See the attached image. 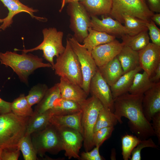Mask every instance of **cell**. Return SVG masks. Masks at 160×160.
I'll list each match as a JSON object with an SVG mask.
<instances>
[{"mask_svg":"<svg viewBox=\"0 0 160 160\" xmlns=\"http://www.w3.org/2000/svg\"><path fill=\"white\" fill-rule=\"evenodd\" d=\"M124 46L122 42L115 39L94 47L91 54L97 67L105 65L113 60L119 54Z\"/></svg>","mask_w":160,"mask_h":160,"instance_id":"obj_13","label":"cell"},{"mask_svg":"<svg viewBox=\"0 0 160 160\" xmlns=\"http://www.w3.org/2000/svg\"><path fill=\"white\" fill-rule=\"evenodd\" d=\"M114 129V127H109L102 128L94 132L93 136L94 146L100 147L111 136Z\"/></svg>","mask_w":160,"mask_h":160,"instance_id":"obj_36","label":"cell"},{"mask_svg":"<svg viewBox=\"0 0 160 160\" xmlns=\"http://www.w3.org/2000/svg\"><path fill=\"white\" fill-rule=\"evenodd\" d=\"M92 150L81 152L80 155L79 160H103L105 159L99 152V146H95Z\"/></svg>","mask_w":160,"mask_h":160,"instance_id":"obj_40","label":"cell"},{"mask_svg":"<svg viewBox=\"0 0 160 160\" xmlns=\"http://www.w3.org/2000/svg\"><path fill=\"white\" fill-rule=\"evenodd\" d=\"M53 113L52 109L41 113L34 112L33 115L29 117L25 134L31 135L45 128L49 124Z\"/></svg>","mask_w":160,"mask_h":160,"instance_id":"obj_22","label":"cell"},{"mask_svg":"<svg viewBox=\"0 0 160 160\" xmlns=\"http://www.w3.org/2000/svg\"><path fill=\"white\" fill-rule=\"evenodd\" d=\"M88 30V34L83 40V45L91 53L92 49L96 47L109 42L115 39V36L96 31L90 27Z\"/></svg>","mask_w":160,"mask_h":160,"instance_id":"obj_24","label":"cell"},{"mask_svg":"<svg viewBox=\"0 0 160 160\" xmlns=\"http://www.w3.org/2000/svg\"><path fill=\"white\" fill-rule=\"evenodd\" d=\"M151 81L154 83H157L160 81V63L155 69L151 76H150Z\"/></svg>","mask_w":160,"mask_h":160,"instance_id":"obj_44","label":"cell"},{"mask_svg":"<svg viewBox=\"0 0 160 160\" xmlns=\"http://www.w3.org/2000/svg\"><path fill=\"white\" fill-rule=\"evenodd\" d=\"M146 25L149 30V35L152 43L160 46V29L151 19L146 22Z\"/></svg>","mask_w":160,"mask_h":160,"instance_id":"obj_39","label":"cell"},{"mask_svg":"<svg viewBox=\"0 0 160 160\" xmlns=\"http://www.w3.org/2000/svg\"><path fill=\"white\" fill-rule=\"evenodd\" d=\"M142 107L145 118L150 122L153 116L160 112V81L154 83L144 93Z\"/></svg>","mask_w":160,"mask_h":160,"instance_id":"obj_15","label":"cell"},{"mask_svg":"<svg viewBox=\"0 0 160 160\" xmlns=\"http://www.w3.org/2000/svg\"><path fill=\"white\" fill-rule=\"evenodd\" d=\"M119 121L117 116L104 106L100 110L95 125L94 132L103 127H114Z\"/></svg>","mask_w":160,"mask_h":160,"instance_id":"obj_32","label":"cell"},{"mask_svg":"<svg viewBox=\"0 0 160 160\" xmlns=\"http://www.w3.org/2000/svg\"><path fill=\"white\" fill-rule=\"evenodd\" d=\"M80 2L90 16L109 15L112 0H81Z\"/></svg>","mask_w":160,"mask_h":160,"instance_id":"obj_25","label":"cell"},{"mask_svg":"<svg viewBox=\"0 0 160 160\" xmlns=\"http://www.w3.org/2000/svg\"><path fill=\"white\" fill-rule=\"evenodd\" d=\"M143 94L133 95L127 92L114 99V113L119 123H122V117L128 119L130 131L141 140L155 136L151 124L143 113Z\"/></svg>","mask_w":160,"mask_h":160,"instance_id":"obj_1","label":"cell"},{"mask_svg":"<svg viewBox=\"0 0 160 160\" xmlns=\"http://www.w3.org/2000/svg\"><path fill=\"white\" fill-rule=\"evenodd\" d=\"M149 9L153 12L160 13V0H146Z\"/></svg>","mask_w":160,"mask_h":160,"instance_id":"obj_42","label":"cell"},{"mask_svg":"<svg viewBox=\"0 0 160 160\" xmlns=\"http://www.w3.org/2000/svg\"><path fill=\"white\" fill-rule=\"evenodd\" d=\"M20 154V150L17 145L3 148L2 160H17Z\"/></svg>","mask_w":160,"mask_h":160,"instance_id":"obj_38","label":"cell"},{"mask_svg":"<svg viewBox=\"0 0 160 160\" xmlns=\"http://www.w3.org/2000/svg\"><path fill=\"white\" fill-rule=\"evenodd\" d=\"M1 31V30H0V31Z\"/></svg>","mask_w":160,"mask_h":160,"instance_id":"obj_49","label":"cell"},{"mask_svg":"<svg viewBox=\"0 0 160 160\" xmlns=\"http://www.w3.org/2000/svg\"><path fill=\"white\" fill-rule=\"evenodd\" d=\"M81 115V111L77 113L65 115L53 114L49 122L56 127H66L74 129L80 132L82 135Z\"/></svg>","mask_w":160,"mask_h":160,"instance_id":"obj_19","label":"cell"},{"mask_svg":"<svg viewBox=\"0 0 160 160\" xmlns=\"http://www.w3.org/2000/svg\"><path fill=\"white\" fill-rule=\"evenodd\" d=\"M29 103L24 94H21L11 103L12 112L19 116L29 117L34 113Z\"/></svg>","mask_w":160,"mask_h":160,"instance_id":"obj_30","label":"cell"},{"mask_svg":"<svg viewBox=\"0 0 160 160\" xmlns=\"http://www.w3.org/2000/svg\"><path fill=\"white\" fill-rule=\"evenodd\" d=\"M29 118L12 112L0 115V148L18 145L25 133Z\"/></svg>","mask_w":160,"mask_h":160,"instance_id":"obj_3","label":"cell"},{"mask_svg":"<svg viewBox=\"0 0 160 160\" xmlns=\"http://www.w3.org/2000/svg\"><path fill=\"white\" fill-rule=\"evenodd\" d=\"M82 111L81 124L84 146L85 151L92 149L94 129L99 112L103 106L100 101L93 96L80 104Z\"/></svg>","mask_w":160,"mask_h":160,"instance_id":"obj_5","label":"cell"},{"mask_svg":"<svg viewBox=\"0 0 160 160\" xmlns=\"http://www.w3.org/2000/svg\"><path fill=\"white\" fill-rule=\"evenodd\" d=\"M142 70L141 67L139 66L133 70L124 73L114 84L110 87L114 99L129 92L135 75Z\"/></svg>","mask_w":160,"mask_h":160,"instance_id":"obj_23","label":"cell"},{"mask_svg":"<svg viewBox=\"0 0 160 160\" xmlns=\"http://www.w3.org/2000/svg\"><path fill=\"white\" fill-rule=\"evenodd\" d=\"M53 110V114L65 115L73 114L81 111L80 105L73 100L61 97L56 102Z\"/></svg>","mask_w":160,"mask_h":160,"instance_id":"obj_29","label":"cell"},{"mask_svg":"<svg viewBox=\"0 0 160 160\" xmlns=\"http://www.w3.org/2000/svg\"><path fill=\"white\" fill-rule=\"evenodd\" d=\"M0 62L11 68L20 80L26 84L28 83L29 76L37 69L52 68L50 63H44L43 59L37 55L23 52L20 54L15 51L0 52Z\"/></svg>","mask_w":160,"mask_h":160,"instance_id":"obj_2","label":"cell"},{"mask_svg":"<svg viewBox=\"0 0 160 160\" xmlns=\"http://www.w3.org/2000/svg\"><path fill=\"white\" fill-rule=\"evenodd\" d=\"M126 34L130 36L137 35L143 31H148L147 21L127 15L123 16Z\"/></svg>","mask_w":160,"mask_h":160,"instance_id":"obj_31","label":"cell"},{"mask_svg":"<svg viewBox=\"0 0 160 160\" xmlns=\"http://www.w3.org/2000/svg\"><path fill=\"white\" fill-rule=\"evenodd\" d=\"M81 0H62L61 7L59 10V11L60 12H61L62 10L66 4L76 2H79V1H80Z\"/></svg>","mask_w":160,"mask_h":160,"instance_id":"obj_46","label":"cell"},{"mask_svg":"<svg viewBox=\"0 0 160 160\" xmlns=\"http://www.w3.org/2000/svg\"><path fill=\"white\" fill-rule=\"evenodd\" d=\"M3 148H0V160H2L1 158V153Z\"/></svg>","mask_w":160,"mask_h":160,"instance_id":"obj_47","label":"cell"},{"mask_svg":"<svg viewBox=\"0 0 160 160\" xmlns=\"http://www.w3.org/2000/svg\"><path fill=\"white\" fill-rule=\"evenodd\" d=\"M3 22V19L0 18V23H2ZM1 28L0 26V30H1Z\"/></svg>","mask_w":160,"mask_h":160,"instance_id":"obj_48","label":"cell"},{"mask_svg":"<svg viewBox=\"0 0 160 160\" xmlns=\"http://www.w3.org/2000/svg\"><path fill=\"white\" fill-rule=\"evenodd\" d=\"M138 52L140 66L151 76L160 63V46L150 42Z\"/></svg>","mask_w":160,"mask_h":160,"instance_id":"obj_14","label":"cell"},{"mask_svg":"<svg viewBox=\"0 0 160 160\" xmlns=\"http://www.w3.org/2000/svg\"><path fill=\"white\" fill-rule=\"evenodd\" d=\"M65 155L69 159H79V154L83 138L82 134L74 129L66 127H56Z\"/></svg>","mask_w":160,"mask_h":160,"instance_id":"obj_11","label":"cell"},{"mask_svg":"<svg viewBox=\"0 0 160 160\" xmlns=\"http://www.w3.org/2000/svg\"><path fill=\"white\" fill-rule=\"evenodd\" d=\"M154 83L151 80L150 76L145 71L143 73H137L135 75L129 92L133 95H141L150 88Z\"/></svg>","mask_w":160,"mask_h":160,"instance_id":"obj_28","label":"cell"},{"mask_svg":"<svg viewBox=\"0 0 160 160\" xmlns=\"http://www.w3.org/2000/svg\"><path fill=\"white\" fill-rule=\"evenodd\" d=\"M148 31H143L137 35L130 36L125 34L122 35V43L132 49L139 51L145 47L150 43Z\"/></svg>","mask_w":160,"mask_h":160,"instance_id":"obj_27","label":"cell"},{"mask_svg":"<svg viewBox=\"0 0 160 160\" xmlns=\"http://www.w3.org/2000/svg\"><path fill=\"white\" fill-rule=\"evenodd\" d=\"M11 103L0 97V115L11 112Z\"/></svg>","mask_w":160,"mask_h":160,"instance_id":"obj_43","label":"cell"},{"mask_svg":"<svg viewBox=\"0 0 160 160\" xmlns=\"http://www.w3.org/2000/svg\"><path fill=\"white\" fill-rule=\"evenodd\" d=\"M67 12L70 17V27L74 33V37L79 43L83 42L90 27V15L80 2L69 3Z\"/></svg>","mask_w":160,"mask_h":160,"instance_id":"obj_10","label":"cell"},{"mask_svg":"<svg viewBox=\"0 0 160 160\" xmlns=\"http://www.w3.org/2000/svg\"><path fill=\"white\" fill-rule=\"evenodd\" d=\"M116 57L120 62L124 74L140 66L138 52L127 46L124 45Z\"/></svg>","mask_w":160,"mask_h":160,"instance_id":"obj_21","label":"cell"},{"mask_svg":"<svg viewBox=\"0 0 160 160\" xmlns=\"http://www.w3.org/2000/svg\"><path fill=\"white\" fill-rule=\"evenodd\" d=\"M122 155L124 160L130 159L133 149L141 141L136 136L126 135L121 138Z\"/></svg>","mask_w":160,"mask_h":160,"instance_id":"obj_34","label":"cell"},{"mask_svg":"<svg viewBox=\"0 0 160 160\" xmlns=\"http://www.w3.org/2000/svg\"><path fill=\"white\" fill-rule=\"evenodd\" d=\"M151 124L154 131L155 135L158 138L159 143L160 142V112L156 113L153 117Z\"/></svg>","mask_w":160,"mask_h":160,"instance_id":"obj_41","label":"cell"},{"mask_svg":"<svg viewBox=\"0 0 160 160\" xmlns=\"http://www.w3.org/2000/svg\"><path fill=\"white\" fill-rule=\"evenodd\" d=\"M61 97L58 83H57L48 88L41 100L36 106L34 112L41 113L52 109L56 101Z\"/></svg>","mask_w":160,"mask_h":160,"instance_id":"obj_26","label":"cell"},{"mask_svg":"<svg viewBox=\"0 0 160 160\" xmlns=\"http://www.w3.org/2000/svg\"><path fill=\"white\" fill-rule=\"evenodd\" d=\"M148 147L157 148L159 147L154 142L151 137L147 139L141 140L140 142L132 151L130 159L141 160V152L142 150L144 148Z\"/></svg>","mask_w":160,"mask_h":160,"instance_id":"obj_37","label":"cell"},{"mask_svg":"<svg viewBox=\"0 0 160 160\" xmlns=\"http://www.w3.org/2000/svg\"><path fill=\"white\" fill-rule=\"evenodd\" d=\"M48 88L47 85L43 84H38L33 86L26 96L30 105L38 104L41 100Z\"/></svg>","mask_w":160,"mask_h":160,"instance_id":"obj_35","label":"cell"},{"mask_svg":"<svg viewBox=\"0 0 160 160\" xmlns=\"http://www.w3.org/2000/svg\"><path fill=\"white\" fill-rule=\"evenodd\" d=\"M154 14L149 8L145 0H112L109 15L122 24L124 23L123 16L124 15L148 21L151 20Z\"/></svg>","mask_w":160,"mask_h":160,"instance_id":"obj_7","label":"cell"},{"mask_svg":"<svg viewBox=\"0 0 160 160\" xmlns=\"http://www.w3.org/2000/svg\"><path fill=\"white\" fill-rule=\"evenodd\" d=\"M62 98L75 101L79 105L85 100L88 95L78 85L60 77L58 83Z\"/></svg>","mask_w":160,"mask_h":160,"instance_id":"obj_18","label":"cell"},{"mask_svg":"<svg viewBox=\"0 0 160 160\" xmlns=\"http://www.w3.org/2000/svg\"><path fill=\"white\" fill-rule=\"evenodd\" d=\"M0 1L9 11L7 16L2 19L3 22L0 26L1 30H4L9 27L13 22V19L14 16L22 12L28 13L32 17L39 20H45V18L34 15L33 13L37 12L38 10L23 4L19 0H0Z\"/></svg>","mask_w":160,"mask_h":160,"instance_id":"obj_16","label":"cell"},{"mask_svg":"<svg viewBox=\"0 0 160 160\" xmlns=\"http://www.w3.org/2000/svg\"><path fill=\"white\" fill-rule=\"evenodd\" d=\"M31 136L37 154L41 157L46 153L56 155L63 150L57 130L50 123L43 129L33 133Z\"/></svg>","mask_w":160,"mask_h":160,"instance_id":"obj_8","label":"cell"},{"mask_svg":"<svg viewBox=\"0 0 160 160\" xmlns=\"http://www.w3.org/2000/svg\"><path fill=\"white\" fill-rule=\"evenodd\" d=\"M151 19L158 25L160 26V13L154 14L151 17Z\"/></svg>","mask_w":160,"mask_h":160,"instance_id":"obj_45","label":"cell"},{"mask_svg":"<svg viewBox=\"0 0 160 160\" xmlns=\"http://www.w3.org/2000/svg\"><path fill=\"white\" fill-rule=\"evenodd\" d=\"M18 145L25 160L38 159L32 142L31 135L25 134L20 141Z\"/></svg>","mask_w":160,"mask_h":160,"instance_id":"obj_33","label":"cell"},{"mask_svg":"<svg viewBox=\"0 0 160 160\" xmlns=\"http://www.w3.org/2000/svg\"><path fill=\"white\" fill-rule=\"evenodd\" d=\"M90 17V27L93 29L115 36H121L127 34L124 26L111 17L103 18L102 20L99 19L96 16Z\"/></svg>","mask_w":160,"mask_h":160,"instance_id":"obj_17","label":"cell"},{"mask_svg":"<svg viewBox=\"0 0 160 160\" xmlns=\"http://www.w3.org/2000/svg\"><path fill=\"white\" fill-rule=\"evenodd\" d=\"M98 68L101 76L110 87L124 74L120 62L116 56Z\"/></svg>","mask_w":160,"mask_h":160,"instance_id":"obj_20","label":"cell"},{"mask_svg":"<svg viewBox=\"0 0 160 160\" xmlns=\"http://www.w3.org/2000/svg\"><path fill=\"white\" fill-rule=\"evenodd\" d=\"M78 59L83 77L81 87L88 95L91 81L98 70V67L92 56L83 44L74 36L67 38Z\"/></svg>","mask_w":160,"mask_h":160,"instance_id":"obj_9","label":"cell"},{"mask_svg":"<svg viewBox=\"0 0 160 160\" xmlns=\"http://www.w3.org/2000/svg\"><path fill=\"white\" fill-rule=\"evenodd\" d=\"M89 93L98 99L104 107L114 113V100L110 87L101 76L98 68L91 81Z\"/></svg>","mask_w":160,"mask_h":160,"instance_id":"obj_12","label":"cell"},{"mask_svg":"<svg viewBox=\"0 0 160 160\" xmlns=\"http://www.w3.org/2000/svg\"><path fill=\"white\" fill-rule=\"evenodd\" d=\"M42 33L43 40L36 47L28 49H15L14 51H20L27 53L38 50H42L43 57L52 65V68L54 64V57H57L65 49L62 43L63 33L62 31H58L54 27L44 28L42 30Z\"/></svg>","mask_w":160,"mask_h":160,"instance_id":"obj_6","label":"cell"},{"mask_svg":"<svg viewBox=\"0 0 160 160\" xmlns=\"http://www.w3.org/2000/svg\"><path fill=\"white\" fill-rule=\"evenodd\" d=\"M52 68L60 77L82 87L83 80L80 63L67 39L64 51L57 57Z\"/></svg>","mask_w":160,"mask_h":160,"instance_id":"obj_4","label":"cell"}]
</instances>
